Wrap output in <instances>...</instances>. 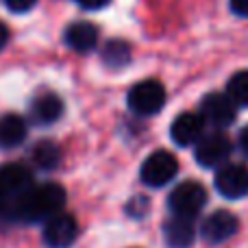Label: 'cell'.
Masks as SVG:
<instances>
[{
	"label": "cell",
	"mask_w": 248,
	"mask_h": 248,
	"mask_svg": "<svg viewBox=\"0 0 248 248\" xmlns=\"http://www.w3.org/2000/svg\"><path fill=\"white\" fill-rule=\"evenodd\" d=\"M63 205L65 189L59 183H42L33 185L29 192L11 201V207L7 211H11L13 218L22 222H39V220H48L61 214Z\"/></svg>",
	"instance_id": "cell-1"
},
{
	"label": "cell",
	"mask_w": 248,
	"mask_h": 248,
	"mask_svg": "<svg viewBox=\"0 0 248 248\" xmlns=\"http://www.w3.org/2000/svg\"><path fill=\"white\" fill-rule=\"evenodd\" d=\"M128 109L137 116H155L166 105V87L155 78H146L131 87L126 96Z\"/></svg>",
	"instance_id": "cell-3"
},
{
	"label": "cell",
	"mask_w": 248,
	"mask_h": 248,
	"mask_svg": "<svg viewBox=\"0 0 248 248\" xmlns=\"http://www.w3.org/2000/svg\"><path fill=\"white\" fill-rule=\"evenodd\" d=\"M201 116L205 124H211L216 128H227L235 122L237 118V105L229 98L227 94H207L201 100Z\"/></svg>",
	"instance_id": "cell-7"
},
{
	"label": "cell",
	"mask_w": 248,
	"mask_h": 248,
	"mask_svg": "<svg viewBox=\"0 0 248 248\" xmlns=\"http://www.w3.org/2000/svg\"><path fill=\"white\" fill-rule=\"evenodd\" d=\"M207 205V189L198 181H183L168 196V207L172 216L194 220Z\"/></svg>",
	"instance_id": "cell-2"
},
{
	"label": "cell",
	"mask_w": 248,
	"mask_h": 248,
	"mask_svg": "<svg viewBox=\"0 0 248 248\" xmlns=\"http://www.w3.org/2000/svg\"><path fill=\"white\" fill-rule=\"evenodd\" d=\"M148 209V201H146L144 196H137V198H133V202H131V207H128V211H131L135 218H141V214Z\"/></svg>",
	"instance_id": "cell-20"
},
{
	"label": "cell",
	"mask_w": 248,
	"mask_h": 248,
	"mask_svg": "<svg viewBox=\"0 0 248 248\" xmlns=\"http://www.w3.org/2000/svg\"><path fill=\"white\" fill-rule=\"evenodd\" d=\"M7 42H9V29L4 26V22H0V50L7 46Z\"/></svg>",
	"instance_id": "cell-24"
},
{
	"label": "cell",
	"mask_w": 248,
	"mask_h": 248,
	"mask_svg": "<svg viewBox=\"0 0 248 248\" xmlns=\"http://www.w3.org/2000/svg\"><path fill=\"white\" fill-rule=\"evenodd\" d=\"M63 113V100L55 92H42L31 103V118L37 124H52Z\"/></svg>",
	"instance_id": "cell-13"
},
{
	"label": "cell",
	"mask_w": 248,
	"mask_h": 248,
	"mask_svg": "<svg viewBox=\"0 0 248 248\" xmlns=\"http://www.w3.org/2000/svg\"><path fill=\"white\" fill-rule=\"evenodd\" d=\"M237 231H240V220H237V216L227 209H218L202 220L198 233H201V237L207 244H222V242L231 240Z\"/></svg>",
	"instance_id": "cell-8"
},
{
	"label": "cell",
	"mask_w": 248,
	"mask_h": 248,
	"mask_svg": "<svg viewBox=\"0 0 248 248\" xmlns=\"http://www.w3.org/2000/svg\"><path fill=\"white\" fill-rule=\"evenodd\" d=\"M103 61L107 68H124L131 61V46L124 39H111L103 48Z\"/></svg>",
	"instance_id": "cell-17"
},
{
	"label": "cell",
	"mask_w": 248,
	"mask_h": 248,
	"mask_svg": "<svg viewBox=\"0 0 248 248\" xmlns=\"http://www.w3.org/2000/svg\"><path fill=\"white\" fill-rule=\"evenodd\" d=\"M65 44L77 52H90L98 44V29L92 22H74L65 29Z\"/></svg>",
	"instance_id": "cell-14"
},
{
	"label": "cell",
	"mask_w": 248,
	"mask_h": 248,
	"mask_svg": "<svg viewBox=\"0 0 248 248\" xmlns=\"http://www.w3.org/2000/svg\"><path fill=\"white\" fill-rule=\"evenodd\" d=\"M214 185L220 196L229 201H240L248 196V168L244 163H224L216 172Z\"/></svg>",
	"instance_id": "cell-6"
},
{
	"label": "cell",
	"mask_w": 248,
	"mask_h": 248,
	"mask_svg": "<svg viewBox=\"0 0 248 248\" xmlns=\"http://www.w3.org/2000/svg\"><path fill=\"white\" fill-rule=\"evenodd\" d=\"M227 96L237 107H248V70H240L229 78Z\"/></svg>",
	"instance_id": "cell-18"
},
{
	"label": "cell",
	"mask_w": 248,
	"mask_h": 248,
	"mask_svg": "<svg viewBox=\"0 0 248 248\" xmlns=\"http://www.w3.org/2000/svg\"><path fill=\"white\" fill-rule=\"evenodd\" d=\"M35 2H37V0H4V4H7V7L11 9L13 13H26V11H31V9L35 7Z\"/></svg>",
	"instance_id": "cell-19"
},
{
	"label": "cell",
	"mask_w": 248,
	"mask_h": 248,
	"mask_svg": "<svg viewBox=\"0 0 248 248\" xmlns=\"http://www.w3.org/2000/svg\"><path fill=\"white\" fill-rule=\"evenodd\" d=\"M26 137V122L16 113L0 118V148H16Z\"/></svg>",
	"instance_id": "cell-15"
},
{
	"label": "cell",
	"mask_w": 248,
	"mask_h": 248,
	"mask_svg": "<svg viewBox=\"0 0 248 248\" xmlns=\"http://www.w3.org/2000/svg\"><path fill=\"white\" fill-rule=\"evenodd\" d=\"M176 172H179V161L174 155L168 150H155L141 163L140 176L148 187H163L174 179Z\"/></svg>",
	"instance_id": "cell-4"
},
{
	"label": "cell",
	"mask_w": 248,
	"mask_h": 248,
	"mask_svg": "<svg viewBox=\"0 0 248 248\" xmlns=\"http://www.w3.org/2000/svg\"><path fill=\"white\" fill-rule=\"evenodd\" d=\"M7 209H9V201H7V196L0 192V214H4Z\"/></svg>",
	"instance_id": "cell-25"
},
{
	"label": "cell",
	"mask_w": 248,
	"mask_h": 248,
	"mask_svg": "<svg viewBox=\"0 0 248 248\" xmlns=\"http://www.w3.org/2000/svg\"><path fill=\"white\" fill-rule=\"evenodd\" d=\"M202 135H205V120L201 113L185 111L176 116L170 126V137L176 146H196Z\"/></svg>",
	"instance_id": "cell-11"
},
{
	"label": "cell",
	"mask_w": 248,
	"mask_h": 248,
	"mask_svg": "<svg viewBox=\"0 0 248 248\" xmlns=\"http://www.w3.org/2000/svg\"><path fill=\"white\" fill-rule=\"evenodd\" d=\"M229 7L235 16L240 17H248V0H229Z\"/></svg>",
	"instance_id": "cell-21"
},
{
	"label": "cell",
	"mask_w": 248,
	"mask_h": 248,
	"mask_svg": "<svg viewBox=\"0 0 248 248\" xmlns=\"http://www.w3.org/2000/svg\"><path fill=\"white\" fill-rule=\"evenodd\" d=\"M196 227H194V220L189 218H179V216H172L166 224H163V240L170 248H189L196 242Z\"/></svg>",
	"instance_id": "cell-12"
},
{
	"label": "cell",
	"mask_w": 248,
	"mask_h": 248,
	"mask_svg": "<svg viewBox=\"0 0 248 248\" xmlns=\"http://www.w3.org/2000/svg\"><path fill=\"white\" fill-rule=\"evenodd\" d=\"M33 187V174L22 163H4L0 166V192L7 196V201H16L24 192Z\"/></svg>",
	"instance_id": "cell-10"
},
{
	"label": "cell",
	"mask_w": 248,
	"mask_h": 248,
	"mask_svg": "<svg viewBox=\"0 0 248 248\" xmlns=\"http://www.w3.org/2000/svg\"><path fill=\"white\" fill-rule=\"evenodd\" d=\"M78 4H81L83 9H92V11H96V9H103L107 7L111 0H77Z\"/></svg>",
	"instance_id": "cell-22"
},
{
	"label": "cell",
	"mask_w": 248,
	"mask_h": 248,
	"mask_svg": "<svg viewBox=\"0 0 248 248\" xmlns=\"http://www.w3.org/2000/svg\"><path fill=\"white\" fill-rule=\"evenodd\" d=\"M78 237V224L74 216L70 214H57L46 220L44 224V242L50 248H68L74 244Z\"/></svg>",
	"instance_id": "cell-9"
},
{
	"label": "cell",
	"mask_w": 248,
	"mask_h": 248,
	"mask_svg": "<svg viewBox=\"0 0 248 248\" xmlns=\"http://www.w3.org/2000/svg\"><path fill=\"white\" fill-rule=\"evenodd\" d=\"M231 140L224 133L214 131L198 140L196 148H194V157L202 168H222L231 157Z\"/></svg>",
	"instance_id": "cell-5"
},
{
	"label": "cell",
	"mask_w": 248,
	"mask_h": 248,
	"mask_svg": "<svg viewBox=\"0 0 248 248\" xmlns=\"http://www.w3.org/2000/svg\"><path fill=\"white\" fill-rule=\"evenodd\" d=\"M240 148L244 150V155L248 157V126H244L240 133Z\"/></svg>",
	"instance_id": "cell-23"
},
{
	"label": "cell",
	"mask_w": 248,
	"mask_h": 248,
	"mask_svg": "<svg viewBox=\"0 0 248 248\" xmlns=\"http://www.w3.org/2000/svg\"><path fill=\"white\" fill-rule=\"evenodd\" d=\"M31 159H33V163L39 168V170H55L61 161V150L55 141L44 140V141H37V144L33 146Z\"/></svg>",
	"instance_id": "cell-16"
}]
</instances>
